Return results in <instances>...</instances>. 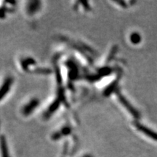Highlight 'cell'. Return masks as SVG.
I'll list each match as a JSON object with an SVG mask.
<instances>
[{
  "label": "cell",
  "mask_w": 157,
  "mask_h": 157,
  "mask_svg": "<svg viewBox=\"0 0 157 157\" xmlns=\"http://www.w3.org/2000/svg\"><path fill=\"white\" fill-rule=\"evenodd\" d=\"M85 157H90V156H85Z\"/></svg>",
  "instance_id": "obj_7"
},
{
  "label": "cell",
  "mask_w": 157,
  "mask_h": 157,
  "mask_svg": "<svg viewBox=\"0 0 157 157\" xmlns=\"http://www.w3.org/2000/svg\"><path fill=\"white\" fill-rule=\"evenodd\" d=\"M131 41L134 44H138L140 41V36L137 33H132L130 37Z\"/></svg>",
  "instance_id": "obj_6"
},
{
  "label": "cell",
  "mask_w": 157,
  "mask_h": 157,
  "mask_svg": "<svg viewBox=\"0 0 157 157\" xmlns=\"http://www.w3.org/2000/svg\"><path fill=\"white\" fill-rule=\"evenodd\" d=\"M0 149L2 152V157H10L6 139L4 136H1L0 138Z\"/></svg>",
  "instance_id": "obj_2"
},
{
  "label": "cell",
  "mask_w": 157,
  "mask_h": 157,
  "mask_svg": "<svg viewBox=\"0 0 157 157\" xmlns=\"http://www.w3.org/2000/svg\"><path fill=\"white\" fill-rule=\"evenodd\" d=\"M38 103H38V100H31L30 102V103H28L26 107L24 108V109H23V113L26 115L31 113V111L38 106Z\"/></svg>",
  "instance_id": "obj_5"
},
{
  "label": "cell",
  "mask_w": 157,
  "mask_h": 157,
  "mask_svg": "<svg viewBox=\"0 0 157 157\" xmlns=\"http://www.w3.org/2000/svg\"><path fill=\"white\" fill-rule=\"evenodd\" d=\"M12 84V79L10 77H8L5 80L2 85L0 87V100L8 94L9 90L10 89V87Z\"/></svg>",
  "instance_id": "obj_1"
},
{
  "label": "cell",
  "mask_w": 157,
  "mask_h": 157,
  "mask_svg": "<svg viewBox=\"0 0 157 157\" xmlns=\"http://www.w3.org/2000/svg\"><path fill=\"white\" fill-rule=\"evenodd\" d=\"M119 100L122 102V103L123 104L126 108H127V109H128V111H129V112L132 113V114L134 115V116H135L136 117H138V113H137V111H135V109H133V108L132 107V106H130V104H129V103L128 102V101L126 100V99L124 98L123 96H122L121 95H119Z\"/></svg>",
  "instance_id": "obj_4"
},
{
  "label": "cell",
  "mask_w": 157,
  "mask_h": 157,
  "mask_svg": "<svg viewBox=\"0 0 157 157\" xmlns=\"http://www.w3.org/2000/svg\"><path fill=\"white\" fill-rule=\"evenodd\" d=\"M137 127H138L139 130L145 133V135H147V136L150 137V138L153 139V140H157V133L154 132L151 130V129H148L147 127H144V126L141 125V124H137Z\"/></svg>",
  "instance_id": "obj_3"
}]
</instances>
